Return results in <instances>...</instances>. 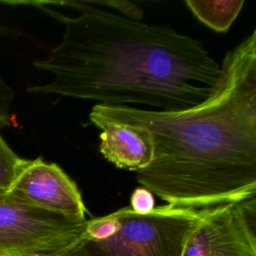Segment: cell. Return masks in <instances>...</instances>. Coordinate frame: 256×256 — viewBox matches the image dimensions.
<instances>
[{
	"instance_id": "7a4b0ae2",
	"label": "cell",
	"mask_w": 256,
	"mask_h": 256,
	"mask_svg": "<svg viewBox=\"0 0 256 256\" xmlns=\"http://www.w3.org/2000/svg\"><path fill=\"white\" fill-rule=\"evenodd\" d=\"M104 123L147 129L154 158L136 173L141 187L167 204L205 210L256 196V29L227 51L211 94L178 111L96 104Z\"/></svg>"
},
{
	"instance_id": "277c9868",
	"label": "cell",
	"mask_w": 256,
	"mask_h": 256,
	"mask_svg": "<svg viewBox=\"0 0 256 256\" xmlns=\"http://www.w3.org/2000/svg\"><path fill=\"white\" fill-rule=\"evenodd\" d=\"M79 221L0 194V256H41L69 251L83 237Z\"/></svg>"
},
{
	"instance_id": "4fadbf2b",
	"label": "cell",
	"mask_w": 256,
	"mask_h": 256,
	"mask_svg": "<svg viewBox=\"0 0 256 256\" xmlns=\"http://www.w3.org/2000/svg\"><path fill=\"white\" fill-rule=\"evenodd\" d=\"M41 256H65L63 253L60 254H52V255H41Z\"/></svg>"
},
{
	"instance_id": "7c38bea8",
	"label": "cell",
	"mask_w": 256,
	"mask_h": 256,
	"mask_svg": "<svg viewBox=\"0 0 256 256\" xmlns=\"http://www.w3.org/2000/svg\"><path fill=\"white\" fill-rule=\"evenodd\" d=\"M130 208L141 214L152 211L155 208L154 195L143 187L136 188L130 197Z\"/></svg>"
},
{
	"instance_id": "9c48e42d",
	"label": "cell",
	"mask_w": 256,
	"mask_h": 256,
	"mask_svg": "<svg viewBox=\"0 0 256 256\" xmlns=\"http://www.w3.org/2000/svg\"><path fill=\"white\" fill-rule=\"evenodd\" d=\"M24 160L9 147L1 135L0 128V193L9 190Z\"/></svg>"
},
{
	"instance_id": "6da1fadb",
	"label": "cell",
	"mask_w": 256,
	"mask_h": 256,
	"mask_svg": "<svg viewBox=\"0 0 256 256\" xmlns=\"http://www.w3.org/2000/svg\"><path fill=\"white\" fill-rule=\"evenodd\" d=\"M21 3L64 27L59 44L32 63L52 81L28 87L29 93L178 111L204 101L218 81L220 64L202 41L170 25L134 21L89 1Z\"/></svg>"
},
{
	"instance_id": "ba28073f",
	"label": "cell",
	"mask_w": 256,
	"mask_h": 256,
	"mask_svg": "<svg viewBox=\"0 0 256 256\" xmlns=\"http://www.w3.org/2000/svg\"><path fill=\"white\" fill-rule=\"evenodd\" d=\"M244 0H186L193 15L215 32L226 33L244 5Z\"/></svg>"
},
{
	"instance_id": "30bf717a",
	"label": "cell",
	"mask_w": 256,
	"mask_h": 256,
	"mask_svg": "<svg viewBox=\"0 0 256 256\" xmlns=\"http://www.w3.org/2000/svg\"><path fill=\"white\" fill-rule=\"evenodd\" d=\"M11 31L0 22V36L8 35ZM14 97V91L10 85L6 83L0 74V128L11 126L10 108Z\"/></svg>"
},
{
	"instance_id": "5bb4252c",
	"label": "cell",
	"mask_w": 256,
	"mask_h": 256,
	"mask_svg": "<svg viewBox=\"0 0 256 256\" xmlns=\"http://www.w3.org/2000/svg\"><path fill=\"white\" fill-rule=\"evenodd\" d=\"M0 194H1V193H0Z\"/></svg>"
},
{
	"instance_id": "3957f363",
	"label": "cell",
	"mask_w": 256,
	"mask_h": 256,
	"mask_svg": "<svg viewBox=\"0 0 256 256\" xmlns=\"http://www.w3.org/2000/svg\"><path fill=\"white\" fill-rule=\"evenodd\" d=\"M202 210L166 204L141 214L128 207L88 219L65 256H181Z\"/></svg>"
},
{
	"instance_id": "52a82bcc",
	"label": "cell",
	"mask_w": 256,
	"mask_h": 256,
	"mask_svg": "<svg viewBox=\"0 0 256 256\" xmlns=\"http://www.w3.org/2000/svg\"><path fill=\"white\" fill-rule=\"evenodd\" d=\"M97 127L102 131L100 153L117 168L137 173L153 161L154 143L147 129L117 123H104Z\"/></svg>"
},
{
	"instance_id": "8992f818",
	"label": "cell",
	"mask_w": 256,
	"mask_h": 256,
	"mask_svg": "<svg viewBox=\"0 0 256 256\" xmlns=\"http://www.w3.org/2000/svg\"><path fill=\"white\" fill-rule=\"evenodd\" d=\"M6 193L67 218L87 220L88 210L76 183L57 164L41 157L24 160Z\"/></svg>"
},
{
	"instance_id": "5b68a950",
	"label": "cell",
	"mask_w": 256,
	"mask_h": 256,
	"mask_svg": "<svg viewBox=\"0 0 256 256\" xmlns=\"http://www.w3.org/2000/svg\"><path fill=\"white\" fill-rule=\"evenodd\" d=\"M256 197L202 210L181 256H256Z\"/></svg>"
},
{
	"instance_id": "8fae6325",
	"label": "cell",
	"mask_w": 256,
	"mask_h": 256,
	"mask_svg": "<svg viewBox=\"0 0 256 256\" xmlns=\"http://www.w3.org/2000/svg\"><path fill=\"white\" fill-rule=\"evenodd\" d=\"M94 6H106L108 8H113L119 13L124 15L123 17L134 20L141 21L143 19V11L133 2L124 0H109V1H89Z\"/></svg>"
}]
</instances>
